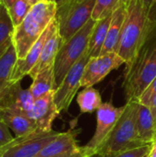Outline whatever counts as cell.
Masks as SVG:
<instances>
[{
  "mask_svg": "<svg viewBox=\"0 0 156 157\" xmlns=\"http://www.w3.org/2000/svg\"><path fill=\"white\" fill-rule=\"evenodd\" d=\"M155 27L156 19L144 9L141 0H131L118 50V54L126 64L124 72L130 70Z\"/></svg>",
  "mask_w": 156,
  "mask_h": 157,
  "instance_id": "cell-1",
  "label": "cell"
},
{
  "mask_svg": "<svg viewBox=\"0 0 156 157\" xmlns=\"http://www.w3.org/2000/svg\"><path fill=\"white\" fill-rule=\"evenodd\" d=\"M156 77V27L140 50L131 67L124 72L127 101L137 100Z\"/></svg>",
  "mask_w": 156,
  "mask_h": 157,
  "instance_id": "cell-2",
  "label": "cell"
},
{
  "mask_svg": "<svg viewBox=\"0 0 156 157\" xmlns=\"http://www.w3.org/2000/svg\"><path fill=\"white\" fill-rule=\"evenodd\" d=\"M57 5L53 1H42L33 6L21 24L14 28L12 40L18 59L26 57L55 17Z\"/></svg>",
  "mask_w": 156,
  "mask_h": 157,
  "instance_id": "cell-3",
  "label": "cell"
},
{
  "mask_svg": "<svg viewBox=\"0 0 156 157\" xmlns=\"http://www.w3.org/2000/svg\"><path fill=\"white\" fill-rule=\"evenodd\" d=\"M139 101H127L124 110L111 134L97 151V155H105L123 150L147 145L141 142L137 133V115Z\"/></svg>",
  "mask_w": 156,
  "mask_h": 157,
  "instance_id": "cell-4",
  "label": "cell"
},
{
  "mask_svg": "<svg viewBox=\"0 0 156 157\" xmlns=\"http://www.w3.org/2000/svg\"><path fill=\"white\" fill-rule=\"evenodd\" d=\"M96 23L97 21L91 18L75 35L62 44L53 64L55 90L61 85L73 65L87 51L89 40Z\"/></svg>",
  "mask_w": 156,
  "mask_h": 157,
  "instance_id": "cell-5",
  "label": "cell"
},
{
  "mask_svg": "<svg viewBox=\"0 0 156 157\" xmlns=\"http://www.w3.org/2000/svg\"><path fill=\"white\" fill-rule=\"evenodd\" d=\"M97 0H68L57 7L55 18L59 33L65 42L91 18Z\"/></svg>",
  "mask_w": 156,
  "mask_h": 157,
  "instance_id": "cell-6",
  "label": "cell"
},
{
  "mask_svg": "<svg viewBox=\"0 0 156 157\" xmlns=\"http://www.w3.org/2000/svg\"><path fill=\"white\" fill-rule=\"evenodd\" d=\"M60 133L53 130L51 132L36 131L24 136L14 137L0 150V157H36Z\"/></svg>",
  "mask_w": 156,
  "mask_h": 157,
  "instance_id": "cell-7",
  "label": "cell"
},
{
  "mask_svg": "<svg viewBox=\"0 0 156 157\" xmlns=\"http://www.w3.org/2000/svg\"><path fill=\"white\" fill-rule=\"evenodd\" d=\"M90 58L89 52L86 51L69 70L61 85L54 91L53 99L60 113L69 109L76 92L81 87V79Z\"/></svg>",
  "mask_w": 156,
  "mask_h": 157,
  "instance_id": "cell-8",
  "label": "cell"
},
{
  "mask_svg": "<svg viewBox=\"0 0 156 157\" xmlns=\"http://www.w3.org/2000/svg\"><path fill=\"white\" fill-rule=\"evenodd\" d=\"M125 105L116 108L110 102L102 103L97 110V128L93 137L85 145L86 149L97 154L106 143L120 118Z\"/></svg>",
  "mask_w": 156,
  "mask_h": 157,
  "instance_id": "cell-9",
  "label": "cell"
},
{
  "mask_svg": "<svg viewBox=\"0 0 156 157\" xmlns=\"http://www.w3.org/2000/svg\"><path fill=\"white\" fill-rule=\"evenodd\" d=\"M123 63H125L123 59L117 52H108L97 57H91L85 68L81 86H93Z\"/></svg>",
  "mask_w": 156,
  "mask_h": 157,
  "instance_id": "cell-10",
  "label": "cell"
},
{
  "mask_svg": "<svg viewBox=\"0 0 156 157\" xmlns=\"http://www.w3.org/2000/svg\"><path fill=\"white\" fill-rule=\"evenodd\" d=\"M57 29H58V24L56 18L54 17L52 21L50 23V25L47 27L45 31L41 34V36L30 48L26 57L24 59H17L11 76V84L20 82L23 79V77L29 75L30 71L38 63L47 40L50 39V37L54 33V31Z\"/></svg>",
  "mask_w": 156,
  "mask_h": 157,
  "instance_id": "cell-11",
  "label": "cell"
},
{
  "mask_svg": "<svg viewBox=\"0 0 156 157\" xmlns=\"http://www.w3.org/2000/svg\"><path fill=\"white\" fill-rule=\"evenodd\" d=\"M34 101L29 88H23L20 82H17L8 86L0 94V110L14 111L29 116Z\"/></svg>",
  "mask_w": 156,
  "mask_h": 157,
  "instance_id": "cell-12",
  "label": "cell"
},
{
  "mask_svg": "<svg viewBox=\"0 0 156 157\" xmlns=\"http://www.w3.org/2000/svg\"><path fill=\"white\" fill-rule=\"evenodd\" d=\"M53 98L54 90L38 99H35L34 101L32 109L29 112V117L35 121L40 131H52V122L60 114V111L54 103Z\"/></svg>",
  "mask_w": 156,
  "mask_h": 157,
  "instance_id": "cell-13",
  "label": "cell"
},
{
  "mask_svg": "<svg viewBox=\"0 0 156 157\" xmlns=\"http://www.w3.org/2000/svg\"><path fill=\"white\" fill-rule=\"evenodd\" d=\"M131 0H120L117 7L111 15L109 28L107 39L103 45L100 55L108 52H117L120 46V40L123 27L128 14V7Z\"/></svg>",
  "mask_w": 156,
  "mask_h": 157,
  "instance_id": "cell-14",
  "label": "cell"
},
{
  "mask_svg": "<svg viewBox=\"0 0 156 157\" xmlns=\"http://www.w3.org/2000/svg\"><path fill=\"white\" fill-rule=\"evenodd\" d=\"M80 130L70 129L65 132H61L51 143L43 148V150L36 157H54L78 152L81 146L78 145L76 137Z\"/></svg>",
  "mask_w": 156,
  "mask_h": 157,
  "instance_id": "cell-15",
  "label": "cell"
},
{
  "mask_svg": "<svg viewBox=\"0 0 156 157\" xmlns=\"http://www.w3.org/2000/svg\"><path fill=\"white\" fill-rule=\"evenodd\" d=\"M63 43V39L59 33V29H57L54 31V33L50 37V39L47 40L38 63L30 71L29 76H30L33 79L42 70L53 66L56 55Z\"/></svg>",
  "mask_w": 156,
  "mask_h": 157,
  "instance_id": "cell-16",
  "label": "cell"
},
{
  "mask_svg": "<svg viewBox=\"0 0 156 157\" xmlns=\"http://www.w3.org/2000/svg\"><path fill=\"white\" fill-rule=\"evenodd\" d=\"M0 116L7 127L13 131L15 137L24 136L36 131H40L35 121L27 114L8 110H0Z\"/></svg>",
  "mask_w": 156,
  "mask_h": 157,
  "instance_id": "cell-17",
  "label": "cell"
},
{
  "mask_svg": "<svg viewBox=\"0 0 156 157\" xmlns=\"http://www.w3.org/2000/svg\"><path fill=\"white\" fill-rule=\"evenodd\" d=\"M137 133L141 142L153 144L156 140V126L149 107L140 103L137 115Z\"/></svg>",
  "mask_w": 156,
  "mask_h": 157,
  "instance_id": "cell-18",
  "label": "cell"
},
{
  "mask_svg": "<svg viewBox=\"0 0 156 157\" xmlns=\"http://www.w3.org/2000/svg\"><path fill=\"white\" fill-rule=\"evenodd\" d=\"M32 80V84L29 88L34 99H38L51 91H55L53 66L42 70Z\"/></svg>",
  "mask_w": 156,
  "mask_h": 157,
  "instance_id": "cell-19",
  "label": "cell"
},
{
  "mask_svg": "<svg viewBox=\"0 0 156 157\" xmlns=\"http://www.w3.org/2000/svg\"><path fill=\"white\" fill-rule=\"evenodd\" d=\"M111 15L97 21L92 35L90 37L88 48H87L90 57H97L100 55L103 45L107 39Z\"/></svg>",
  "mask_w": 156,
  "mask_h": 157,
  "instance_id": "cell-20",
  "label": "cell"
},
{
  "mask_svg": "<svg viewBox=\"0 0 156 157\" xmlns=\"http://www.w3.org/2000/svg\"><path fill=\"white\" fill-rule=\"evenodd\" d=\"M17 59L15 46L12 43L0 58V94L11 85V76Z\"/></svg>",
  "mask_w": 156,
  "mask_h": 157,
  "instance_id": "cell-21",
  "label": "cell"
},
{
  "mask_svg": "<svg viewBox=\"0 0 156 157\" xmlns=\"http://www.w3.org/2000/svg\"><path fill=\"white\" fill-rule=\"evenodd\" d=\"M13 31L14 27L8 11L4 4L0 1V58L13 43Z\"/></svg>",
  "mask_w": 156,
  "mask_h": 157,
  "instance_id": "cell-22",
  "label": "cell"
},
{
  "mask_svg": "<svg viewBox=\"0 0 156 157\" xmlns=\"http://www.w3.org/2000/svg\"><path fill=\"white\" fill-rule=\"evenodd\" d=\"M77 104L83 113H92L99 109L102 105L101 96L97 89L93 86L86 87L78 94L76 98Z\"/></svg>",
  "mask_w": 156,
  "mask_h": 157,
  "instance_id": "cell-23",
  "label": "cell"
},
{
  "mask_svg": "<svg viewBox=\"0 0 156 157\" xmlns=\"http://www.w3.org/2000/svg\"><path fill=\"white\" fill-rule=\"evenodd\" d=\"M31 7L32 6L27 3L25 0H17L15 5L7 10L14 28L21 24V22L24 20Z\"/></svg>",
  "mask_w": 156,
  "mask_h": 157,
  "instance_id": "cell-24",
  "label": "cell"
},
{
  "mask_svg": "<svg viewBox=\"0 0 156 157\" xmlns=\"http://www.w3.org/2000/svg\"><path fill=\"white\" fill-rule=\"evenodd\" d=\"M120 0H97L92 14V19L98 21L113 13Z\"/></svg>",
  "mask_w": 156,
  "mask_h": 157,
  "instance_id": "cell-25",
  "label": "cell"
},
{
  "mask_svg": "<svg viewBox=\"0 0 156 157\" xmlns=\"http://www.w3.org/2000/svg\"><path fill=\"white\" fill-rule=\"evenodd\" d=\"M152 149V144H147L132 149L123 150L117 153H112L105 155H100V157H146L149 155Z\"/></svg>",
  "mask_w": 156,
  "mask_h": 157,
  "instance_id": "cell-26",
  "label": "cell"
},
{
  "mask_svg": "<svg viewBox=\"0 0 156 157\" xmlns=\"http://www.w3.org/2000/svg\"><path fill=\"white\" fill-rule=\"evenodd\" d=\"M156 96V77L153 80V82L150 84V86L146 88V90L143 92L142 97L139 98V103L150 107L153 99Z\"/></svg>",
  "mask_w": 156,
  "mask_h": 157,
  "instance_id": "cell-27",
  "label": "cell"
},
{
  "mask_svg": "<svg viewBox=\"0 0 156 157\" xmlns=\"http://www.w3.org/2000/svg\"><path fill=\"white\" fill-rule=\"evenodd\" d=\"M14 137L15 136H12L9 128L0 116V150L4 148L6 144H8L14 139Z\"/></svg>",
  "mask_w": 156,
  "mask_h": 157,
  "instance_id": "cell-28",
  "label": "cell"
},
{
  "mask_svg": "<svg viewBox=\"0 0 156 157\" xmlns=\"http://www.w3.org/2000/svg\"><path fill=\"white\" fill-rule=\"evenodd\" d=\"M93 155H95L93 152H91L88 149H86V146H82L81 150L78 151V152L70 153V154H66V155H63L54 157H90L92 156Z\"/></svg>",
  "mask_w": 156,
  "mask_h": 157,
  "instance_id": "cell-29",
  "label": "cell"
},
{
  "mask_svg": "<svg viewBox=\"0 0 156 157\" xmlns=\"http://www.w3.org/2000/svg\"><path fill=\"white\" fill-rule=\"evenodd\" d=\"M141 2H142V4L143 6L144 9L147 12L152 14V10H153L154 6L155 4V0H141Z\"/></svg>",
  "mask_w": 156,
  "mask_h": 157,
  "instance_id": "cell-30",
  "label": "cell"
},
{
  "mask_svg": "<svg viewBox=\"0 0 156 157\" xmlns=\"http://www.w3.org/2000/svg\"><path fill=\"white\" fill-rule=\"evenodd\" d=\"M149 108L151 109V112H152V115H153V118H154V123H155L156 126V96L154 97V98L153 99V101H152Z\"/></svg>",
  "mask_w": 156,
  "mask_h": 157,
  "instance_id": "cell-31",
  "label": "cell"
},
{
  "mask_svg": "<svg viewBox=\"0 0 156 157\" xmlns=\"http://www.w3.org/2000/svg\"><path fill=\"white\" fill-rule=\"evenodd\" d=\"M3 4H4V6H6V8L8 10V9H10L14 5H15V3L17 1V0H0Z\"/></svg>",
  "mask_w": 156,
  "mask_h": 157,
  "instance_id": "cell-32",
  "label": "cell"
},
{
  "mask_svg": "<svg viewBox=\"0 0 156 157\" xmlns=\"http://www.w3.org/2000/svg\"><path fill=\"white\" fill-rule=\"evenodd\" d=\"M149 157H156V141L152 144V149L149 154Z\"/></svg>",
  "mask_w": 156,
  "mask_h": 157,
  "instance_id": "cell-33",
  "label": "cell"
},
{
  "mask_svg": "<svg viewBox=\"0 0 156 157\" xmlns=\"http://www.w3.org/2000/svg\"><path fill=\"white\" fill-rule=\"evenodd\" d=\"M27 3H29L30 6H35V5H37V4H39V3H40V2H42V1H44V0H25Z\"/></svg>",
  "mask_w": 156,
  "mask_h": 157,
  "instance_id": "cell-34",
  "label": "cell"
},
{
  "mask_svg": "<svg viewBox=\"0 0 156 157\" xmlns=\"http://www.w3.org/2000/svg\"><path fill=\"white\" fill-rule=\"evenodd\" d=\"M56 5H57V7L58 6H62L63 4H64L66 1H68V0H52Z\"/></svg>",
  "mask_w": 156,
  "mask_h": 157,
  "instance_id": "cell-35",
  "label": "cell"
},
{
  "mask_svg": "<svg viewBox=\"0 0 156 157\" xmlns=\"http://www.w3.org/2000/svg\"><path fill=\"white\" fill-rule=\"evenodd\" d=\"M90 157H100V155H97V154H95V155H93L92 156Z\"/></svg>",
  "mask_w": 156,
  "mask_h": 157,
  "instance_id": "cell-36",
  "label": "cell"
},
{
  "mask_svg": "<svg viewBox=\"0 0 156 157\" xmlns=\"http://www.w3.org/2000/svg\"><path fill=\"white\" fill-rule=\"evenodd\" d=\"M44 1H52V0H44Z\"/></svg>",
  "mask_w": 156,
  "mask_h": 157,
  "instance_id": "cell-37",
  "label": "cell"
},
{
  "mask_svg": "<svg viewBox=\"0 0 156 157\" xmlns=\"http://www.w3.org/2000/svg\"><path fill=\"white\" fill-rule=\"evenodd\" d=\"M146 157H149V155H147V156H146Z\"/></svg>",
  "mask_w": 156,
  "mask_h": 157,
  "instance_id": "cell-38",
  "label": "cell"
},
{
  "mask_svg": "<svg viewBox=\"0 0 156 157\" xmlns=\"http://www.w3.org/2000/svg\"><path fill=\"white\" fill-rule=\"evenodd\" d=\"M155 3H156V0H155Z\"/></svg>",
  "mask_w": 156,
  "mask_h": 157,
  "instance_id": "cell-39",
  "label": "cell"
},
{
  "mask_svg": "<svg viewBox=\"0 0 156 157\" xmlns=\"http://www.w3.org/2000/svg\"><path fill=\"white\" fill-rule=\"evenodd\" d=\"M155 141H156V140H155Z\"/></svg>",
  "mask_w": 156,
  "mask_h": 157,
  "instance_id": "cell-40",
  "label": "cell"
}]
</instances>
